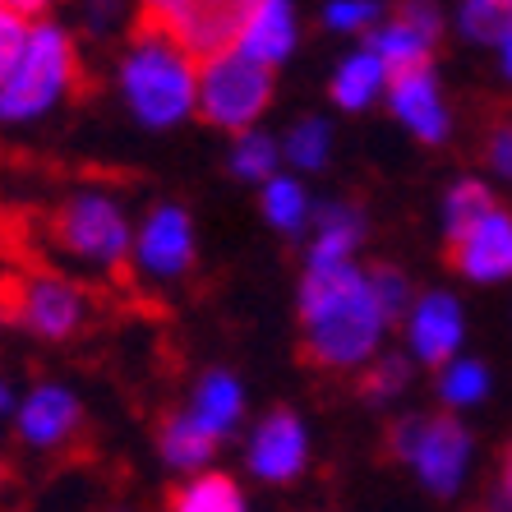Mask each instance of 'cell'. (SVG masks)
<instances>
[{
    "label": "cell",
    "mask_w": 512,
    "mask_h": 512,
    "mask_svg": "<svg viewBox=\"0 0 512 512\" xmlns=\"http://www.w3.org/2000/svg\"><path fill=\"white\" fill-rule=\"evenodd\" d=\"M383 314L365 273L351 263H310L300 282V342L296 356L310 370H356L379 346Z\"/></svg>",
    "instance_id": "6da1fadb"
},
{
    "label": "cell",
    "mask_w": 512,
    "mask_h": 512,
    "mask_svg": "<svg viewBox=\"0 0 512 512\" xmlns=\"http://www.w3.org/2000/svg\"><path fill=\"white\" fill-rule=\"evenodd\" d=\"M134 33H153L176 47L194 70H208L213 60L240 51L245 33V5L222 0H153L134 14Z\"/></svg>",
    "instance_id": "7a4b0ae2"
},
{
    "label": "cell",
    "mask_w": 512,
    "mask_h": 512,
    "mask_svg": "<svg viewBox=\"0 0 512 512\" xmlns=\"http://www.w3.org/2000/svg\"><path fill=\"white\" fill-rule=\"evenodd\" d=\"M130 60H125V97L134 102L148 125H171L185 111H194L199 97V70L180 56L176 47H167L153 33H134L130 28Z\"/></svg>",
    "instance_id": "3957f363"
},
{
    "label": "cell",
    "mask_w": 512,
    "mask_h": 512,
    "mask_svg": "<svg viewBox=\"0 0 512 512\" xmlns=\"http://www.w3.org/2000/svg\"><path fill=\"white\" fill-rule=\"evenodd\" d=\"M79 74H84V65H79L74 42L60 33L56 24L42 19V24L33 28V37H28L19 65L10 70V79L0 84V116L24 120V116L47 111L60 93L79 88Z\"/></svg>",
    "instance_id": "277c9868"
},
{
    "label": "cell",
    "mask_w": 512,
    "mask_h": 512,
    "mask_svg": "<svg viewBox=\"0 0 512 512\" xmlns=\"http://www.w3.org/2000/svg\"><path fill=\"white\" fill-rule=\"evenodd\" d=\"M0 323L42 342H70L88 323V296L51 273H0Z\"/></svg>",
    "instance_id": "5b68a950"
},
{
    "label": "cell",
    "mask_w": 512,
    "mask_h": 512,
    "mask_svg": "<svg viewBox=\"0 0 512 512\" xmlns=\"http://www.w3.org/2000/svg\"><path fill=\"white\" fill-rule=\"evenodd\" d=\"M268 102H273V70L250 60L245 51H231V56L213 60L208 70H199L194 111L213 130L245 134L268 111Z\"/></svg>",
    "instance_id": "8992f818"
},
{
    "label": "cell",
    "mask_w": 512,
    "mask_h": 512,
    "mask_svg": "<svg viewBox=\"0 0 512 512\" xmlns=\"http://www.w3.org/2000/svg\"><path fill=\"white\" fill-rule=\"evenodd\" d=\"M47 236L56 250L74 254V259L102 263V268H116L120 277H130V227L111 199L84 194V199L60 203L47 222Z\"/></svg>",
    "instance_id": "52a82bcc"
},
{
    "label": "cell",
    "mask_w": 512,
    "mask_h": 512,
    "mask_svg": "<svg viewBox=\"0 0 512 512\" xmlns=\"http://www.w3.org/2000/svg\"><path fill=\"white\" fill-rule=\"evenodd\" d=\"M443 263L453 273L471 277V282H499L512 277V213L494 208V213L471 227L466 236L443 240Z\"/></svg>",
    "instance_id": "ba28073f"
},
{
    "label": "cell",
    "mask_w": 512,
    "mask_h": 512,
    "mask_svg": "<svg viewBox=\"0 0 512 512\" xmlns=\"http://www.w3.org/2000/svg\"><path fill=\"white\" fill-rule=\"evenodd\" d=\"M434 42H439V14L425 5H402L393 10V24L379 28L370 42V56L383 65V74H406L434 60Z\"/></svg>",
    "instance_id": "9c48e42d"
},
{
    "label": "cell",
    "mask_w": 512,
    "mask_h": 512,
    "mask_svg": "<svg viewBox=\"0 0 512 512\" xmlns=\"http://www.w3.org/2000/svg\"><path fill=\"white\" fill-rule=\"evenodd\" d=\"M250 466L254 476L273 480V485H286V480H296L305 471V429H300L296 411H268L250 443Z\"/></svg>",
    "instance_id": "30bf717a"
},
{
    "label": "cell",
    "mask_w": 512,
    "mask_h": 512,
    "mask_svg": "<svg viewBox=\"0 0 512 512\" xmlns=\"http://www.w3.org/2000/svg\"><path fill=\"white\" fill-rule=\"evenodd\" d=\"M79 429H84V406L60 388H37L19 411V439L33 448H47V453L74 448Z\"/></svg>",
    "instance_id": "8fae6325"
},
{
    "label": "cell",
    "mask_w": 512,
    "mask_h": 512,
    "mask_svg": "<svg viewBox=\"0 0 512 512\" xmlns=\"http://www.w3.org/2000/svg\"><path fill=\"white\" fill-rule=\"evenodd\" d=\"M466 453H471V439H466L462 420L453 416H429L425 420V434H420V448H416V471L434 494H453L457 480H462V466Z\"/></svg>",
    "instance_id": "7c38bea8"
},
{
    "label": "cell",
    "mask_w": 512,
    "mask_h": 512,
    "mask_svg": "<svg viewBox=\"0 0 512 512\" xmlns=\"http://www.w3.org/2000/svg\"><path fill=\"white\" fill-rule=\"evenodd\" d=\"M388 97H393L397 116L416 130L420 143H443V134H448V116H443L439 84H434V70H429V65L393 74V79H388Z\"/></svg>",
    "instance_id": "4fadbf2b"
},
{
    "label": "cell",
    "mask_w": 512,
    "mask_h": 512,
    "mask_svg": "<svg viewBox=\"0 0 512 512\" xmlns=\"http://www.w3.org/2000/svg\"><path fill=\"white\" fill-rule=\"evenodd\" d=\"M139 259L162 277H176L194 263V227L185 208H157L139 236Z\"/></svg>",
    "instance_id": "5bb4252c"
},
{
    "label": "cell",
    "mask_w": 512,
    "mask_h": 512,
    "mask_svg": "<svg viewBox=\"0 0 512 512\" xmlns=\"http://www.w3.org/2000/svg\"><path fill=\"white\" fill-rule=\"evenodd\" d=\"M291 42H296V28H291V10L277 5V0H254L245 5V33H240V51L259 65H282L291 56Z\"/></svg>",
    "instance_id": "9a60e30c"
},
{
    "label": "cell",
    "mask_w": 512,
    "mask_h": 512,
    "mask_svg": "<svg viewBox=\"0 0 512 512\" xmlns=\"http://www.w3.org/2000/svg\"><path fill=\"white\" fill-rule=\"evenodd\" d=\"M411 342H416V356L429 360V365H443L453 356L457 342H462V310H457V300L443 296V291L420 300L416 319H411Z\"/></svg>",
    "instance_id": "2e32d148"
},
{
    "label": "cell",
    "mask_w": 512,
    "mask_h": 512,
    "mask_svg": "<svg viewBox=\"0 0 512 512\" xmlns=\"http://www.w3.org/2000/svg\"><path fill=\"white\" fill-rule=\"evenodd\" d=\"M157 448H162V457H167L171 466L194 471V466H203L213 457L217 439L190 416V411H167V416L157 420Z\"/></svg>",
    "instance_id": "e0dca14e"
},
{
    "label": "cell",
    "mask_w": 512,
    "mask_h": 512,
    "mask_svg": "<svg viewBox=\"0 0 512 512\" xmlns=\"http://www.w3.org/2000/svg\"><path fill=\"white\" fill-rule=\"evenodd\" d=\"M167 512H245V499H240V489L231 476L208 471V476H194L185 485H171Z\"/></svg>",
    "instance_id": "ac0fdd59"
},
{
    "label": "cell",
    "mask_w": 512,
    "mask_h": 512,
    "mask_svg": "<svg viewBox=\"0 0 512 512\" xmlns=\"http://www.w3.org/2000/svg\"><path fill=\"white\" fill-rule=\"evenodd\" d=\"M240 406H245V397H240V383L231 379V374L217 370V374H208V379L199 383L190 416L217 439V434H227V429L240 420Z\"/></svg>",
    "instance_id": "d6986e66"
},
{
    "label": "cell",
    "mask_w": 512,
    "mask_h": 512,
    "mask_svg": "<svg viewBox=\"0 0 512 512\" xmlns=\"http://www.w3.org/2000/svg\"><path fill=\"white\" fill-rule=\"evenodd\" d=\"M360 236H365V217L351 203H337L319 217V240H314L310 263H346V254L360 245Z\"/></svg>",
    "instance_id": "ffe728a7"
},
{
    "label": "cell",
    "mask_w": 512,
    "mask_h": 512,
    "mask_svg": "<svg viewBox=\"0 0 512 512\" xmlns=\"http://www.w3.org/2000/svg\"><path fill=\"white\" fill-rule=\"evenodd\" d=\"M499 208L494 190H489L485 180H457L448 203H443V222H448V240L453 236H466L471 227H480L489 213Z\"/></svg>",
    "instance_id": "44dd1931"
},
{
    "label": "cell",
    "mask_w": 512,
    "mask_h": 512,
    "mask_svg": "<svg viewBox=\"0 0 512 512\" xmlns=\"http://www.w3.org/2000/svg\"><path fill=\"white\" fill-rule=\"evenodd\" d=\"M388 84V74H383V65L365 51V56H351L337 70V79H333V97H337V107H346V111H360L365 102H370L379 88Z\"/></svg>",
    "instance_id": "7402d4cb"
},
{
    "label": "cell",
    "mask_w": 512,
    "mask_h": 512,
    "mask_svg": "<svg viewBox=\"0 0 512 512\" xmlns=\"http://www.w3.org/2000/svg\"><path fill=\"white\" fill-rule=\"evenodd\" d=\"M37 19H47V10H37V5H0V84H5L10 70L19 65Z\"/></svg>",
    "instance_id": "603a6c76"
},
{
    "label": "cell",
    "mask_w": 512,
    "mask_h": 512,
    "mask_svg": "<svg viewBox=\"0 0 512 512\" xmlns=\"http://www.w3.org/2000/svg\"><path fill=\"white\" fill-rule=\"evenodd\" d=\"M365 282H370V296H374V305H379L383 323H402L406 319V305H411L406 273H397L393 263H374L370 273H365Z\"/></svg>",
    "instance_id": "cb8c5ba5"
},
{
    "label": "cell",
    "mask_w": 512,
    "mask_h": 512,
    "mask_svg": "<svg viewBox=\"0 0 512 512\" xmlns=\"http://www.w3.org/2000/svg\"><path fill=\"white\" fill-rule=\"evenodd\" d=\"M263 213H268L273 227L296 231L300 222H305V190H300L296 180L273 176L268 185H263Z\"/></svg>",
    "instance_id": "d4e9b609"
},
{
    "label": "cell",
    "mask_w": 512,
    "mask_h": 512,
    "mask_svg": "<svg viewBox=\"0 0 512 512\" xmlns=\"http://www.w3.org/2000/svg\"><path fill=\"white\" fill-rule=\"evenodd\" d=\"M406 374H411V365H406V356H383V360H370V370L356 379V393L365 397V402H388V397H397L406 388Z\"/></svg>",
    "instance_id": "484cf974"
},
{
    "label": "cell",
    "mask_w": 512,
    "mask_h": 512,
    "mask_svg": "<svg viewBox=\"0 0 512 512\" xmlns=\"http://www.w3.org/2000/svg\"><path fill=\"white\" fill-rule=\"evenodd\" d=\"M462 24L471 37L480 42H508L512 37V0H480V5H466Z\"/></svg>",
    "instance_id": "4316f807"
},
{
    "label": "cell",
    "mask_w": 512,
    "mask_h": 512,
    "mask_svg": "<svg viewBox=\"0 0 512 512\" xmlns=\"http://www.w3.org/2000/svg\"><path fill=\"white\" fill-rule=\"evenodd\" d=\"M485 388H489V374L480 370V365H471V360H453V365L439 374L443 402H476Z\"/></svg>",
    "instance_id": "83f0119b"
},
{
    "label": "cell",
    "mask_w": 512,
    "mask_h": 512,
    "mask_svg": "<svg viewBox=\"0 0 512 512\" xmlns=\"http://www.w3.org/2000/svg\"><path fill=\"white\" fill-rule=\"evenodd\" d=\"M231 167H236L245 180L273 176V167H277V148H273V139H263V134H245V139L236 143V153H231Z\"/></svg>",
    "instance_id": "f1b7e54d"
},
{
    "label": "cell",
    "mask_w": 512,
    "mask_h": 512,
    "mask_svg": "<svg viewBox=\"0 0 512 512\" xmlns=\"http://www.w3.org/2000/svg\"><path fill=\"white\" fill-rule=\"evenodd\" d=\"M425 420L429 416H402L388 425L383 434V462H416V448H420V434H425Z\"/></svg>",
    "instance_id": "f546056e"
},
{
    "label": "cell",
    "mask_w": 512,
    "mask_h": 512,
    "mask_svg": "<svg viewBox=\"0 0 512 512\" xmlns=\"http://www.w3.org/2000/svg\"><path fill=\"white\" fill-rule=\"evenodd\" d=\"M286 153L296 167H323V157H328V130H323V120H305L296 125L291 143H286Z\"/></svg>",
    "instance_id": "4dcf8cb0"
},
{
    "label": "cell",
    "mask_w": 512,
    "mask_h": 512,
    "mask_svg": "<svg viewBox=\"0 0 512 512\" xmlns=\"http://www.w3.org/2000/svg\"><path fill=\"white\" fill-rule=\"evenodd\" d=\"M485 162L512 176V116H494L485 125Z\"/></svg>",
    "instance_id": "1f68e13d"
},
{
    "label": "cell",
    "mask_w": 512,
    "mask_h": 512,
    "mask_svg": "<svg viewBox=\"0 0 512 512\" xmlns=\"http://www.w3.org/2000/svg\"><path fill=\"white\" fill-rule=\"evenodd\" d=\"M374 19H379L374 5H333L328 10V24L333 28H360V24H374Z\"/></svg>",
    "instance_id": "d6a6232c"
},
{
    "label": "cell",
    "mask_w": 512,
    "mask_h": 512,
    "mask_svg": "<svg viewBox=\"0 0 512 512\" xmlns=\"http://www.w3.org/2000/svg\"><path fill=\"white\" fill-rule=\"evenodd\" d=\"M499 499L512 508V443L503 448V476H499Z\"/></svg>",
    "instance_id": "836d02e7"
},
{
    "label": "cell",
    "mask_w": 512,
    "mask_h": 512,
    "mask_svg": "<svg viewBox=\"0 0 512 512\" xmlns=\"http://www.w3.org/2000/svg\"><path fill=\"white\" fill-rule=\"evenodd\" d=\"M5 485H10V462L0 457V494H5Z\"/></svg>",
    "instance_id": "e575fe53"
},
{
    "label": "cell",
    "mask_w": 512,
    "mask_h": 512,
    "mask_svg": "<svg viewBox=\"0 0 512 512\" xmlns=\"http://www.w3.org/2000/svg\"><path fill=\"white\" fill-rule=\"evenodd\" d=\"M503 70L512 74V37H508V42H503Z\"/></svg>",
    "instance_id": "d590c367"
},
{
    "label": "cell",
    "mask_w": 512,
    "mask_h": 512,
    "mask_svg": "<svg viewBox=\"0 0 512 512\" xmlns=\"http://www.w3.org/2000/svg\"><path fill=\"white\" fill-rule=\"evenodd\" d=\"M5 406H10V393H5V383H0V411H5Z\"/></svg>",
    "instance_id": "8d00e7d4"
}]
</instances>
